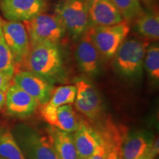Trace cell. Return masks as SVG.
I'll use <instances>...</instances> for the list:
<instances>
[{"instance_id":"obj_8","label":"cell","mask_w":159,"mask_h":159,"mask_svg":"<svg viewBox=\"0 0 159 159\" xmlns=\"http://www.w3.org/2000/svg\"><path fill=\"white\" fill-rule=\"evenodd\" d=\"M2 36L13 55L17 71L30 50V43L25 26L23 22L3 20Z\"/></svg>"},{"instance_id":"obj_7","label":"cell","mask_w":159,"mask_h":159,"mask_svg":"<svg viewBox=\"0 0 159 159\" xmlns=\"http://www.w3.org/2000/svg\"><path fill=\"white\" fill-rule=\"evenodd\" d=\"M158 138L144 130L126 134L121 147L122 159H155L158 154Z\"/></svg>"},{"instance_id":"obj_23","label":"cell","mask_w":159,"mask_h":159,"mask_svg":"<svg viewBox=\"0 0 159 159\" xmlns=\"http://www.w3.org/2000/svg\"><path fill=\"white\" fill-rule=\"evenodd\" d=\"M16 71V67L13 56L2 35L0 36V72L13 78Z\"/></svg>"},{"instance_id":"obj_4","label":"cell","mask_w":159,"mask_h":159,"mask_svg":"<svg viewBox=\"0 0 159 159\" xmlns=\"http://www.w3.org/2000/svg\"><path fill=\"white\" fill-rule=\"evenodd\" d=\"M54 12L74 40L79 39L90 27L87 0H62L55 5Z\"/></svg>"},{"instance_id":"obj_1","label":"cell","mask_w":159,"mask_h":159,"mask_svg":"<svg viewBox=\"0 0 159 159\" xmlns=\"http://www.w3.org/2000/svg\"><path fill=\"white\" fill-rule=\"evenodd\" d=\"M18 70H26L45 79H54L63 71V58L58 43H43L30 47Z\"/></svg>"},{"instance_id":"obj_5","label":"cell","mask_w":159,"mask_h":159,"mask_svg":"<svg viewBox=\"0 0 159 159\" xmlns=\"http://www.w3.org/2000/svg\"><path fill=\"white\" fill-rule=\"evenodd\" d=\"M23 23L28 34L30 47L43 43H59L66 33L61 20L55 13H41Z\"/></svg>"},{"instance_id":"obj_27","label":"cell","mask_w":159,"mask_h":159,"mask_svg":"<svg viewBox=\"0 0 159 159\" xmlns=\"http://www.w3.org/2000/svg\"><path fill=\"white\" fill-rule=\"evenodd\" d=\"M5 94L0 91V111L5 108Z\"/></svg>"},{"instance_id":"obj_26","label":"cell","mask_w":159,"mask_h":159,"mask_svg":"<svg viewBox=\"0 0 159 159\" xmlns=\"http://www.w3.org/2000/svg\"><path fill=\"white\" fill-rule=\"evenodd\" d=\"M12 83H13V78L0 72V91L5 94Z\"/></svg>"},{"instance_id":"obj_6","label":"cell","mask_w":159,"mask_h":159,"mask_svg":"<svg viewBox=\"0 0 159 159\" xmlns=\"http://www.w3.org/2000/svg\"><path fill=\"white\" fill-rule=\"evenodd\" d=\"M88 31L101 57L110 59L128 37L130 27L129 23L124 20L114 25L90 27Z\"/></svg>"},{"instance_id":"obj_21","label":"cell","mask_w":159,"mask_h":159,"mask_svg":"<svg viewBox=\"0 0 159 159\" xmlns=\"http://www.w3.org/2000/svg\"><path fill=\"white\" fill-rule=\"evenodd\" d=\"M123 19L130 23L135 21L144 11L140 0H111Z\"/></svg>"},{"instance_id":"obj_24","label":"cell","mask_w":159,"mask_h":159,"mask_svg":"<svg viewBox=\"0 0 159 159\" xmlns=\"http://www.w3.org/2000/svg\"><path fill=\"white\" fill-rule=\"evenodd\" d=\"M104 145L106 150V159H122L120 156L121 145L115 144H104Z\"/></svg>"},{"instance_id":"obj_3","label":"cell","mask_w":159,"mask_h":159,"mask_svg":"<svg viewBox=\"0 0 159 159\" xmlns=\"http://www.w3.org/2000/svg\"><path fill=\"white\" fill-rule=\"evenodd\" d=\"M149 43L144 39H125L113 56L114 67L121 75L132 77L142 71L144 58Z\"/></svg>"},{"instance_id":"obj_15","label":"cell","mask_w":159,"mask_h":159,"mask_svg":"<svg viewBox=\"0 0 159 159\" xmlns=\"http://www.w3.org/2000/svg\"><path fill=\"white\" fill-rule=\"evenodd\" d=\"M90 27L111 26L124 21L111 0H87Z\"/></svg>"},{"instance_id":"obj_11","label":"cell","mask_w":159,"mask_h":159,"mask_svg":"<svg viewBox=\"0 0 159 159\" xmlns=\"http://www.w3.org/2000/svg\"><path fill=\"white\" fill-rule=\"evenodd\" d=\"M39 104L30 95L12 83L5 93L6 114L17 118L30 116L39 108Z\"/></svg>"},{"instance_id":"obj_28","label":"cell","mask_w":159,"mask_h":159,"mask_svg":"<svg viewBox=\"0 0 159 159\" xmlns=\"http://www.w3.org/2000/svg\"><path fill=\"white\" fill-rule=\"evenodd\" d=\"M140 2H142L144 5H147V7H150V6H152L154 5L156 0H140Z\"/></svg>"},{"instance_id":"obj_12","label":"cell","mask_w":159,"mask_h":159,"mask_svg":"<svg viewBox=\"0 0 159 159\" xmlns=\"http://www.w3.org/2000/svg\"><path fill=\"white\" fill-rule=\"evenodd\" d=\"M75 105L77 110L91 119H95L102 111V99L93 85L85 80L76 83Z\"/></svg>"},{"instance_id":"obj_16","label":"cell","mask_w":159,"mask_h":159,"mask_svg":"<svg viewBox=\"0 0 159 159\" xmlns=\"http://www.w3.org/2000/svg\"><path fill=\"white\" fill-rule=\"evenodd\" d=\"M73 139L79 159L89 158L100 142L98 132L86 122L81 121L78 128L75 131Z\"/></svg>"},{"instance_id":"obj_31","label":"cell","mask_w":159,"mask_h":159,"mask_svg":"<svg viewBox=\"0 0 159 159\" xmlns=\"http://www.w3.org/2000/svg\"><path fill=\"white\" fill-rule=\"evenodd\" d=\"M0 159H5V158H0Z\"/></svg>"},{"instance_id":"obj_18","label":"cell","mask_w":159,"mask_h":159,"mask_svg":"<svg viewBox=\"0 0 159 159\" xmlns=\"http://www.w3.org/2000/svg\"><path fill=\"white\" fill-rule=\"evenodd\" d=\"M48 132L58 159H79L74 139L70 133L53 126L48 129Z\"/></svg>"},{"instance_id":"obj_10","label":"cell","mask_w":159,"mask_h":159,"mask_svg":"<svg viewBox=\"0 0 159 159\" xmlns=\"http://www.w3.org/2000/svg\"><path fill=\"white\" fill-rule=\"evenodd\" d=\"M13 83L33 97L40 105L48 102L53 91L50 81L26 70L16 71L13 77Z\"/></svg>"},{"instance_id":"obj_19","label":"cell","mask_w":159,"mask_h":159,"mask_svg":"<svg viewBox=\"0 0 159 159\" xmlns=\"http://www.w3.org/2000/svg\"><path fill=\"white\" fill-rule=\"evenodd\" d=\"M0 158L26 159L13 132L6 125L0 124Z\"/></svg>"},{"instance_id":"obj_30","label":"cell","mask_w":159,"mask_h":159,"mask_svg":"<svg viewBox=\"0 0 159 159\" xmlns=\"http://www.w3.org/2000/svg\"><path fill=\"white\" fill-rule=\"evenodd\" d=\"M85 159H90V157H89V158H85Z\"/></svg>"},{"instance_id":"obj_9","label":"cell","mask_w":159,"mask_h":159,"mask_svg":"<svg viewBox=\"0 0 159 159\" xmlns=\"http://www.w3.org/2000/svg\"><path fill=\"white\" fill-rule=\"evenodd\" d=\"M47 9L45 0H0V11L7 21L25 22Z\"/></svg>"},{"instance_id":"obj_29","label":"cell","mask_w":159,"mask_h":159,"mask_svg":"<svg viewBox=\"0 0 159 159\" xmlns=\"http://www.w3.org/2000/svg\"><path fill=\"white\" fill-rule=\"evenodd\" d=\"M2 21L3 20L0 18V36L2 35Z\"/></svg>"},{"instance_id":"obj_13","label":"cell","mask_w":159,"mask_h":159,"mask_svg":"<svg viewBox=\"0 0 159 159\" xmlns=\"http://www.w3.org/2000/svg\"><path fill=\"white\" fill-rule=\"evenodd\" d=\"M79 39L75 50V58L79 68L89 76L97 75L100 69L102 57L91 41L89 31Z\"/></svg>"},{"instance_id":"obj_22","label":"cell","mask_w":159,"mask_h":159,"mask_svg":"<svg viewBox=\"0 0 159 159\" xmlns=\"http://www.w3.org/2000/svg\"><path fill=\"white\" fill-rule=\"evenodd\" d=\"M144 66L147 72L153 80H159V47L155 42L147 47L144 58Z\"/></svg>"},{"instance_id":"obj_25","label":"cell","mask_w":159,"mask_h":159,"mask_svg":"<svg viewBox=\"0 0 159 159\" xmlns=\"http://www.w3.org/2000/svg\"><path fill=\"white\" fill-rule=\"evenodd\" d=\"M90 159H106V150L101 139L99 144L97 145L94 152L90 156Z\"/></svg>"},{"instance_id":"obj_2","label":"cell","mask_w":159,"mask_h":159,"mask_svg":"<svg viewBox=\"0 0 159 159\" xmlns=\"http://www.w3.org/2000/svg\"><path fill=\"white\" fill-rule=\"evenodd\" d=\"M12 132L26 159H58L48 130L44 132L18 125Z\"/></svg>"},{"instance_id":"obj_20","label":"cell","mask_w":159,"mask_h":159,"mask_svg":"<svg viewBox=\"0 0 159 159\" xmlns=\"http://www.w3.org/2000/svg\"><path fill=\"white\" fill-rule=\"evenodd\" d=\"M77 88L75 85H62L53 90L50 99L44 105L50 108H57L64 105L74 103L76 97Z\"/></svg>"},{"instance_id":"obj_14","label":"cell","mask_w":159,"mask_h":159,"mask_svg":"<svg viewBox=\"0 0 159 159\" xmlns=\"http://www.w3.org/2000/svg\"><path fill=\"white\" fill-rule=\"evenodd\" d=\"M41 115L51 126L68 133L75 132L78 128L80 120L71 105H64L57 108H50L44 105H41Z\"/></svg>"},{"instance_id":"obj_17","label":"cell","mask_w":159,"mask_h":159,"mask_svg":"<svg viewBox=\"0 0 159 159\" xmlns=\"http://www.w3.org/2000/svg\"><path fill=\"white\" fill-rule=\"evenodd\" d=\"M134 30L146 41H158L159 39V14L156 7L150 6L135 19Z\"/></svg>"}]
</instances>
